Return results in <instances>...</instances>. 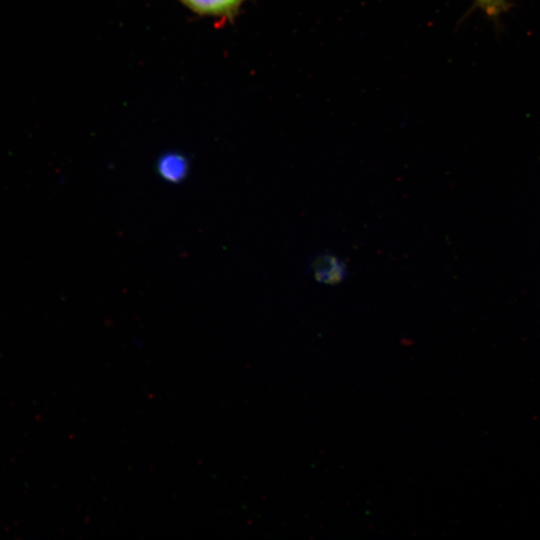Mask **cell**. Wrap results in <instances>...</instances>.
Listing matches in <instances>:
<instances>
[{
    "mask_svg": "<svg viewBox=\"0 0 540 540\" xmlns=\"http://www.w3.org/2000/svg\"><path fill=\"white\" fill-rule=\"evenodd\" d=\"M311 269L316 280L325 284H336L346 276L344 263L329 253L317 256L311 264Z\"/></svg>",
    "mask_w": 540,
    "mask_h": 540,
    "instance_id": "1",
    "label": "cell"
},
{
    "mask_svg": "<svg viewBox=\"0 0 540 540\" xmlns=\"http://www.w3.org/2000/svg\"><path fill=\"white\" fill-rule=\"evenodd\" d=\"M193 12L215 17L234 16L245 0H179Z\"/></svg>",
    "mask_w": 540,
    "mask_h": 540,
    "instance_id": "2",
    "label": "cell"
},
{
    "mask_svg": "<svg viewBox=\"0 0 540 540\" xmlns=\"http://www.w3.org/2000/svg\"><path fill=\"white\" fill-rule=\"evenodd\" d=\"M159 174L167 181L179 182L185 178L188 171L187 159L176 153L163 155L157 165Z\"/></svg>",
    "mask_w": 540,
    "mask_h": 540,
    "instance_id": "3",
    "label": "cell"
},
{
    "mask_svg": "<svg viewBox=\"0 0 540 540\" xmlns=\"http://www.w3.org/2000/svg\"><path fill=\"white\" fill-rule=\"evenodd\" d=\"M484 7L493 9L498 0H478Z\"/></svg>",
    "mask_w": 540,
    "mask_h": 540,
    "instance_id": "4",
    "label": "cell"
}]
</instances>
